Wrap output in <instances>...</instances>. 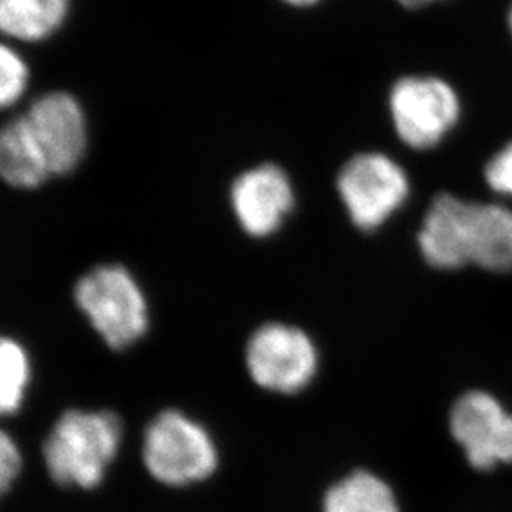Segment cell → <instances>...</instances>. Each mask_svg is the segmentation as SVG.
Here are the masks:
<instances>
[{
    "label": "cell",
    "mask_w": 512,
    "mask_h": 512,
    "mask_svg": "<svg viewBox=\"0 0 512 512\" xmlns=\"http://www.w3.org/2000/svg\"><path fill=\"white\" fill-rule=\"evenodd\" d=\"M121 438L123 425L113 411H65L44 443L50 478L63 488H97L120 451Z\"/></svg>",
    "instance_id": "obj_1"
},
{
    "label": "cell",
    "mask_w": 512,
    "mask_h": 512,
    "mask_svg": "<svg viewBox=\"0 0 512 512\" xmlns=\"http://www.w3.org/2000/svg\"><path fill=\"white\" fill-rule=\"evenodd\" d=\"M73 297L93 330L116 352L133 347L150 325L140 284L120 264L98 266L78 279Z\"/></svg>",
    "instance_id": "obj_2"
},
{
    "label": "cell",
    "mask_w": 512,
    "mask_h": 512,
    "mask_svg": "<svg viewBox=\"0 0 512 512\" xmlns=\"http://www.w3.org/2000/svg\"><path fill=\"white\" fill-rule=\"evenodd\" d=\"M143 463L158 483L184 488L216 473L218 448L201 423L181 411L166 410L146 428Z\"/></svg>",
    "instance_id": "obj_3"
},
{
    "label": "cell",
    "mask_w": 512,
    "mask_h": 512,
    "mask_svg": "<svg viewBox=\"0 0 512 512\" xmlns=\"http://www.w3.org/2000/svg\"><path fill=\"white\" fill-rule=\"evenodd\" d=\"M337 191L353 226L372 232L403 206L410 194V179L390 156L360 153L343 165Z\"/></svg>",
    "instance_id": "obj_4"
},
{
    "label": "cell",
    "mask_w": 512,
    "mask_h": 512,
    "mask_svg": "<svg viewBox=\"0 0 512 512\" xmlns=\"http://www.w3.org/2000/svg\"><path fill=\"white\" fill-rule=\"evenodd\" d=\"M246 367L257 387L295 395L314 380L319 352L304 330L271 322L259 327L247 342Z\"/></svg>",
    "instance_id": "obj_5"
},
{
    "label": "cell",
    "mask_w": 512,
    "mask_h": 512,
    "mask_svg": "<svg viewBox=\"0 0 512 512\" xmlns=\"http://www.w3.org/2000/svg\"><path fill=\"white\" fill-rule=\"evenodd\" d=\"M390 115L400 140L428 150L455 128L461 103L450 83L436 77H405L390 92Z\"/></svg>",
    "instance_id": "obj_6"
},
{
    "label": "cell",
    "mask_w": 512,
    "mask_h": 512,
    "mask_svg": "<svg viewBox=\"0 0 512 512\" xmlns=\"http://www.w3.org/2000/svg\"><path fill=\"white\" fill-rule=\"evenodd\" d=\"M450 430L474 469L512 464V415L491 393L461 395L451 408Z\"/></svg>",
    "instance_id": "obj_7"
},
{
    "label": "cell",
    "mask_w": 512,
    "mask_h": 512,
    "mask_svg": "<svg viewBox=\"0 0 512 512\" xmlns=\"http://www.w3.org/2000/svg\"><path fill=\"white\" fill-rule=\"evenodd\" d=\"M229 203L247 236L267 239L279 232L294 211V184L281 166L262 163L234 179Z\"/></svg>",
    "instance_id": "obj_8"
},
{
    "label": "cell",
    "mask_w": 512,
    "mask_h": 512,
    "mask_svg": "<svg viewBox=\"0 0 512 512\" xmlns=\"http://www.w3.org/2000/svg\"><path fill=\"white\" fill-rule=\"evenodd\" d=\"M25 118L44 150L54 178L77 170L88 146L87 115L82 103L72 93H45L30 105Z\"/></svg>",
    "instance_id": "obj_9"
},
{
    "label": "cell",
    "mask_w": 512,
    "mask_h": 512,
    "mask_svg": "<svg viewBox=\"0 0 512 512\" xmlns=\"http://www.w3.org/2000/svg\"><path fill=\"white\" fill-rule=\"evenodd\" d=\"M473 203L440 194L433 199L418 232L421 256L435 269L456 271L471 264L469 223Z\"/></svg>",
    "instance_id": "obj_10"
},
{
    "label": "cell",
    "mask_w": 512,
    "mask_h": 512,
    "mask_svg": "<svg viewBox=\"0 0 512 512\" xmlns=\"http://www.w3.org/2000/svg\"><path fill=\"white\" fill-rule=\"evenodd\" d=\"M0 174L10 188L32 191L54 178L44 150L25 115L15 116L0 135Z\"/></svg>",
    "instance_id": "obj_11"
},
{
    "label": "cell",
    "mask_w": 512,
    "mask_h": 512,
    "mask_svg": "<svg viewBox=\"0 0 512 512\" xmlns=\"http://www.w3.org/2000/svg\"><path fill=\"white\" fill-rule=\"evenodd\" d=\"M471 264L486 271L512 269V211L499 204H476L469 223Z\"/></svg>",
    "instance_id": "obj_12"
},
{
    "label": "cell",
    "mask_w": 512,
    "mask_h": 512,
    "mask_svg": "<svg viewBox=\"0 0 512 512\" xmlns=\"http://www.w3.org/2000/svg\"><path fill=\"white\" fill-rule=\"evenodd\" d=\"M70 0H0V29L20 42H42L62 29Z\"/></svg>",
    "instance_id": "obj_13"
},
{
    "label": "cell",
    "mask_w": 512,
    "mask_h": 512,
    "mask_svg": "<svg viewBox=\"0 0 512 512\" xmlns=\"http://www.w3.org/2000/svg\"><path fill=\"white\" fill-rule=\"evenodd\" d=\"M322 512H400L393 489L370 471H353L330 486Z\"/></svg>",
    "instance_id": "obj_14"
},
{
    "label": "cell",
    "mask_w": 512,
    "mask_h": 512,
    "mask_svg": "<svg viewBox=\"0 0 512 512\" xmlns=\"http://www.w3.org/2000/svg\"><path fill=\"white\" fill-rule=\"evenodd\" d=\"M30 383V360L25 348L14 339L0 342V410L14 415L24 403Z\"/></svg>",
    "instance_id": "obj_15"
},
{
    "label": "cell",
    "mask_w": 512,
    "mask_h": 512,
    "mask_svg": "<svg viewBox=\"0 0 512 512\" xmlns=\"http://www.w3.org/2000/svg\"><path fill=\"white\" fill-rule=\"evenodd\" d=\"M29 87V67L9 45L0 49V103L9 108L24 97Z\"/></svg>",
    "instance_id": "obj_16"
},
{
    "label": "cell",
    "mask_w": 512,
    "mask_h": 512,
    "mask_svg": "<svg viewBox=\"0 0 512 512\" xmlns=\"http://www.w3.org/2000/svg\"><path fill=\"white\" fill-rule=\"evenodd\" d=\"M484 174L489 188L496 193L512 196V143L491 158Z\"/></svg>",
    "instance_id": "obj_17"
},
{
    "label": "cell",
    "mask_w": 512,
    "mask_h": 512,
    "mask_svg": "<svg viewBox=\"0 0 512 512\" xmlns=\"http://www.w3.org/2000/svg\"><path fill=\"white\" fill-rule=\"evenodd\" d=\"M22 469V456L19 446L7 433L0 436V486L2 491H9L10 484L14 483Z\"/></svg>",
    "instance_id": "obj_18"
},
{
    "label": "cell",
    "mask_w": 512,
    "mask_h": 512,
    "mask_svg": "<svg viewBox=\"0 0 512 512\" xmlns=\"http://www.w3.org/2000/svg\"><path fill=\"white\" fill-rule=\"evenodd\" d=\"M282 2L290 5V7H299V9H304V7H312V5L319 4L320 0H282Z\"/></svg>",
    "instance_id": "obj_19"
},
{
    "label": "cell",
    "mask_w": 512,
    "mask_h": 512,
    "mask_svg": "<svg viewBox=\"0 0 512 512\" xmlns=\"http://www.w3.org/2000/svg\"><path fill=\"white\" fill-rule=\"evenodd\" d=\"M398 2L408 7V9H420V7H425V5L435 2V0H398Z\"/></svg>",
    "instance_id": "obj_20"
},
{
    "label": "cell",
    "mask_w": 512,
    "mask_h": 512,
    "mask_svg": "<svg viewBox=\"0 0 512 512\" xmlns=\"http://www.w3.org/2000/svg\"><path fill=\"white\" fill-rule=\"evenodd\" d=\"M508 22H509V29H511V34H512V5H511V9H509Z\"/></svg>",
    "instance_id": "obj_21"
}]
</instances>
